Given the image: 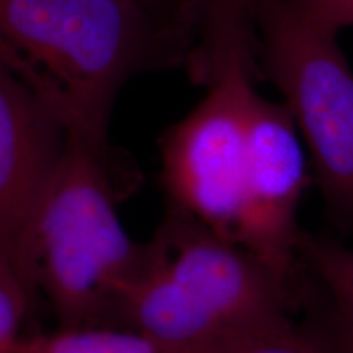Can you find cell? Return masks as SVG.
I'll return each instance as SVG.
<instances>
[{
	"instance_id": "2",
	"label": "cell",
	"mask_w": 353,
	"mask_h": 353,
	"mask_svg": "<svg viewBox=\"0 0 353 353\" xmlns=\"http://www.w3.org/2000/svg\"><path fill=\"white\" fill-rule=\"evenodd\" d=\"M296 278L169 206L123 299L118 327L236 353L293 325Z\"/></svg>"
},
{
	"instance_id": "8",
	"label": "cell",
	"mask_w": 353,
	"mask_h": 353,
	"mask_svg": "<svg viewBox=\"0 0 353 353\" xmlns=\"http://www.w3.org/2000/svg\"><path fill=\"white\" fill-rule=\"evenodd\" d=\"M298 260L325 293L329 307L324 319L339 345L353 353V249L329 236L301 232Z\"/></svg>"
},
{
	"instance_id": "7",
	"label": "cell",
	"mask_w": 353,
	"mask_h": 353,
	"mask_svg": "<svg viewBox=\"0 0 353 353\" xmlns=\"http://www.w3.org/2000/svg\"><path fill=\"white\" fill-rule=\"evenodd\" d=\"M65 139L63 123L0 61V259L20 273L28 288L30 228Z\"/></svg>"
},
{
	"instance_id": "13",
	"label": "cell",
	"mask_w": 353,
	"mask_h": 353,
	"mask_svg": "<svg viewBox=\"0 0 353 353\" xmlns=\"http://www.w3.org/2000/svg\"><path fill=\"white\" fill-rule=\"evenodd\" d=\"M314 23L341 33L353 26V0H288Z\"/></svg>"
},
{
	"instance_id": "11",
	"label": "cell",
	"mask_w": 353,
	"mask_h": 353,
	"mask_svg": "<svg viewBox=\"0 0 353 353\" xmlns=\"http://www.w3.org/2000/svg\"><path fill=\"white\" fill-rule=\"evenodd\" d=\"M236 353H345L324 317L294 322Z\"/></svg>"
},
{
	"instance_id": "1",
	"label": "cell",
	"mask_w": 353,
	"mask_h": 353,
	"mask_svg": "<svg viewBox=\"0 0 353 353\" xmlns=\"http://www.w3.org/2000/svg\"><path fill=\"white\" fill-rule=\"evenodd\" d=\"M196 43L131 0H0V61L68 134L101 152L121 88L145 72L192 74Z\"/></svg>"
},
{
	"instance_id": "10",
	"label": "cell",
	"mask_w": 353,
	"mask_h": 353,
	"mask_svg": "<svg viewBox=\"0 0 353 353\" xmlns=\"http://www.w3.org/2000/svg\"><path fill=\"white\" fill-rule=\"evenodd\" d=\"M260 0H198L200 23L192 77L231 52L257 54L255 15Z\"/></svg>"
},
{
	"instance_id": "4",
	"label": "cell",
	"mask_w": 353,
	"mask_h": 353,
	"mask_svg": "<svg viewBox=\"0 0 353 353\" xmlns=\"http://www.w3.org/2000/svg\"><path fill=\"white\" fill-rule=\"evenodd\" d=\"M259 69L283 97L329 213L353 231V70L337 34L288 0H260Z\"/></svg>"
},
{
	"instance_id": "3",
	"label": "cell",
	"mask_w": 353,
	"mask_h": 353,
	"mask_svg": "<svg viewBox=\"0 0 353 353\" xmlns=\"http://www.w3.org/2000/svg\"><path fill=\"white\" fill-rule=\"evenodd\" d=\"M110 161L68 134L30 228L26 281L61 329L118 327L148 255V242L132 239L118 214Z\"/></svg>"
},
{
	"instance_id": "5",
	"label": "cell",
	"mask_w": 353,
	"mask_h": 353,
	"mask_svg": "<svg viewBox=\"0 0 353 353\" xmlns=\"http://www.w3.org/2000/svg\"><path fill=\"white\" fill-rule=\"evenodd\" d=\"M259 59L232 52L206 65V94L161 139L170 205L234 241L244 193L250 108Z\"/></svg>"
},
{
	"instance_id": "6",
	"label": "cell",
	"mask_w": 353,
	"mask_h": 353,
	"mask_svg": "<svg viewBox=\"0 0 353 353\" xmlns=\"http://www.w3.org/2000/svg\"><path fill=\"white\" fill-rule=\"evenodd\" d=\"M309 157L283 101L255 94L250 108L244 193L234 242L280 275L296 278L298 210Z\"/></svg>"
},
{
	"instance_id": "12",
	"label": "cell",
	"mask_w": 353,
	"mask_h": 353,
	"mask_svg": "<svg viewBox=\"0 0 353 353\" xmlns=\"http://www.w3.org/2000/svg\"><path fill=\"white\" fill-rule=\"evenodd\" d=\"M38 298L20 273L0 259V353L20 337L26 317L34 311Z\"/></svg>"
},
{
	"instance_id": "14",
	"label": "cell",
	"mask_w": 353,
	"mask_h": 353,
	"mask_svg": "<svg viewBox=\"0 0 353 353\" xmlns=\"http://www.w3.org/2000/svg\"><path fill=\"white\" fill-rule=\"evenodd\" d=\"M131 2L139 3L141 7L148 8L156 15L185 26L196 34L198 41V23H200L198 0H131Z\"/></svg>"
},
{
	"instance_id": "9",
	"label": "cell",
	"mask_w": 353,
	"mask_h": 353,
	"mask_svg": "<svg viewBox=\"0 0 353 353\" xmlns=\"http://www.w3.org/2000/svg\"><path fill=\"white\" fill-rule=\"evenodd\" d=\"M239 352V350H237ZM3 353H221L126 327H81L20 335Z\"/></svg>"
}]
</instances>
